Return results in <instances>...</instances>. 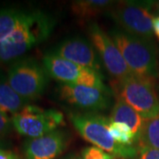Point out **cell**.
<instances>
[{"label":"cell","mask_w":159,"mask_h":159,"mask_svg":"<svg viewBox=\"0 0 159 159\" xmlns=\"http://www.w3.org/2000/svg\"><path fill=\"white\" fill-rule=\"evenodd\" d=\"M54 27L51 17L39 11H29L22 22L0 41V63L17 58L48 38Z\"/></svg>","instance_id":"6da1fadb"},{"label":"cell","mask_w":159,"mask_h":159,"mask_svg":"<svg viewBox=\"0 0 159 159\" xmlns=\"http://www.w3.org/2000/svg\"><path fill=\"white\" fill-rule=\"evenodd\" d=\"M131 72L144 79L153 80L158 75L157 50L151 40L114 29L110 33Z\"/></svg>","instance_id":"7a4b0ae2"},{"label":"cell","mask_w":159,"mask_h":159,"mask_svg":"<svg viewBox=\"0 0 159 159\" xmlns=\"http://www.w3.org/2000/svg\"><path fill=\"white\" fill-rule=\"evenodd\" d=\"M70 119L80 134L95 147L112 155L116 158H134L137 157V148L124 146L115 142L109 131L110 119L93 112L72 113Z\"/></svg>","instance_id":"3957f363"},{"label":"cell","mask_w":159,"mask_h":159,"mask_svg":"<svg viewBox=\"0 0 159 159\" xmlns=\"http://www.w3.org/2000/svg\"><path fill=\"white\" fill-rule=\"evenodd\" d=\"M114 89L117 97L134 109L145 120L159 116V100L152 80L131 74L117 80Z\"/></svg>","instance_id":"277c9868"},{"label":"cell","mask_w":159,"mask_h":159,"mask_svg":"<svg viewBox=\"0 0 159 159\" xmlns=\"http://www.w3.org/2000/svg\"><path fill=\"white\" fill-rule=\"evenodd\" d=\"M11 122L19 134L34 139L57 130L64 125V116L54 109L45 110L28 104L12 116Z\"/></svg>","instance_id":"5b68a950"},{"label":"cell","mask_w":159,"mask_h":159,"mask_svg":"<svg viewBox=\"0 0 159 159\" xmlns=\"http://www.w3.org/2000/svg\"><path fill=\"white\" fill-rule=\"evenodd\" d=\"M151 6L152 2H121L111 11V16L126 33L151 40L154 34Z\"/></svg>","instance_id":"8992f818"},{"label":"cell","mask_w":159,"mask_h":159,"mask_svg":"<svg viewBox=\"0 0 159 159\" xmlns=\"http://www.w3.org/2000/svg\"><path fill=\"white\" fill-rule=\"evenodd\" d=\"M43 65L49 75L63 83L109 90L103 84L102 76L99 72L76 65L54 53L48 54L43 57Z\"/></svg>","instance_id":"52a82bcc"},{"label":"cell","mask_w":159,"mask_h":159,"mask_svg":"<svg viewBox=\"0 0 159 159\" xmlns=\"http://www.w3.org/2000/svg\"><path fill=\"white\" fill-rule=\"evenodd\" d=\"M47 82L48 73L45 68L32 59L15 63L8 73L7 83L20 97L28 100L40 97Z\"/></svg>","instance_id":"ba28073f"},{"label":"cell","mask_w":159,"mask_h":159,"mask_svg":"<svg viewBox=\"0 0 159 159\" xmlns=\"http://www.w3.org/2000/svg\"><path fill=\"white\" fill-rule=\"evenodd\" d=\"M89 34L92 44L111 75L117 80H121L134 74L111 36L103 32L97 23L89 26Z\"/></svg>","instance_id":"9c48e42d"},{"label":"cell","mask_w":159,"mask_h":159,"mask_svg":"<svg viewBox=\"0 0 159 159\" xmlns=\"http://www.w3.org/2000/svg\"><path fill=\"white\" fill-rule=\"evenodd\" d=\"M58 93L64 101L83 110L102 111L109 108L111 104L110 90L62 83L58 87Z\"/></svg>","instance_id":"30bf717a"},{"label":"cell","mask_w":159,"mask_h":159,"mask_svg":"<svg viewBox=\"0 0 159 159\" xmlns=\"http://www.w3.org/2000/svg\"><path fill=\"white\" fill-rule=\"evenodd\" d=\"M68 137L62 130H54L43 136L27 141L24 146L27 159H55L64 151Z\"/></svg>","instance_id":"8fae6325"},{"label":"cell","mask_w":159,"mask_h":159,"mask_svg":"<svg viewBox=\"0 0 159 159\" xmlns=\"http://www.w3.org/2000/svg\"><path fill=\"white\" fill-rule=\"evenodd\" d=\"M54 54L76 65L97 72H99L101 69L96 51L89 42L80 38L69 39L63 42Z\"/></svg>","instance_id":"7c38bea8"},{"label":"cell","mask_w":159,"mask_h":159,"mask_svg":"<svg viewBox=\"0 0 159 159\" xmlns=\"http://www.w3.org/2000/svg\"><path fill=\"white\" fill-rule=\"evenodd\" d=\"M109 119L111 122H119L127 125L133 132L136 142H140L142 128L146 120L125 101L117 97Z\"/></svg>","instance_id":"4fadbf2b"},{"label":"cell","mask_w":159,"mask_h":159,"mask_svg":"<svg viewBox=\"0 0 159 159\" xmlns=\"http://www.w3.org/2000/svg\"><path fill=\"white\" fill-rule=\"evenodd\" d=\"M113 5V1L109 0H80L72 3V11L79 19L88 20L107 11Z\"/></svg>","instance_id":"5bb4252c"},{"label":"cell","mask_w":159,"mask_h":159,"mask_svg":"<svg viewBox=\"0 0 159 159\" xmlns=\"http://www.w3.org/2000/svg\"><path fill=\"white\" fill-rule=\"evenodd\" d=\"M29 100L20 97L8 83L0 82V110L15 115L28 105Z\"/></svg>","instance_id":"9a60e30c"},{"label":"cell","mask_w":159,"mask_h":159,"mask_svg":"<svg viewBox=\"0 0 159 159\" xmlns=\"http://www.w3.org/2000/svg\"><path fill=\"white\" fill-rule=\"evenodd\" d=\"M27 14L28 12L12 9L0 10V41L6 38L17 29Z\"/></svg>","instance_id":"2e32d148"},{"label":"cell","mask_w":159,"mask_h":159,"mask_svg":"<svg viewBox=\"0 0 159 159\" xmlns=\"http://www.w3.org/2000/svg\"><path fill=\"white\" fill-rule=\"evenodd\" d=\"M139 143L140 145L159 149V116L145 121Z\"/></svg>","instance_id":"e0dca14e"},{"label":"cell","mask_w":159,"mask_h":159,"mask_svg":"<svg viewBox=\"0 0 159 159\" xmlns=\"http://www.w3.org/2000/svg\"><path fill=\"white\" fill-rule=\"evenodd\" d=\"M109 131L114 141L120 145L133 146L134 143L136 142L133 132L125 124L111 121L109 125Z\"/></svg>","instance_id":"ac0fdd59"},{"label":"cell","mask_w":159,"mask_h":159,"mask_svg":"<svg viewBox=\"0 0 159 159\" xmlns=\"http://www.w3.org/2000/svg\"><path fill=\"white\" fill-rule=\"evenodd\" d=\"M82 159H115L112 155L103 151L101 148L91 146L82 150Z\"/></svg>","instance_id":"d6986e66"},{"label":"cell","mask_w":159,"mask_h":159,"mask_svg":"<svg viewBox=\"0 0 159 159\" xmlns=\"http://www.w3.org/2000/svg\"><path fill=\"white\" fill-rule=\"evenodd\" d=\"M137 159H159V149L140 145L137 149Z\"/></svg>","instance_id":"ffe728a7"},{"label":"cell","mask_w":159,"mask_h":159,"mask_svg":"<svg viewBox=\"0 0 159 159\" xmlns=\"http://www.w3.org/2000/svg\"><path fill=\"white\" fill-rule=\"evenodd\" d=\"M11 124V119L9 118L8 114L0 110V137L6 135L9 132Z\"/></svg>","instance_id":"44dd1931"},{"label":"cell","mask_w":159,"mask_h":159,"mask_svg":"<svg viewBox=\"0 0 159 159\" xmlns=\"http://www.w3.org/2000/svg\"><path fill=\"white\" fill-rule=\"evenodd\" d=\"M0 159H18V157L10 150L0 148Z\"/></svg>","instance_id":"7402d4cb"},{"label":"cell","mask_w":159,"mask_h":159,"mask_svg":"<svg viewBox=\"0 0 159 159\" xmlns=\"http://www.w3.org/2000/svg\"><path fill=\"white\" fill-rule=\"evenodd\" d=\"M153 32L159 41V16L153 19Z\"/></svg>","instance_id":"603a6c76"},{"label":"cell","mask_w":159,"mask_h":159,"mask_svg":"<svg viewBox=\"0 0 159 159\" xmlns=\"http://www.w3.org/2000/svg\"><path fill=\"white\" fill-rule=\"evenodd\" d=\"M63 159H82V157H80L78 155H71V156H68L66 158Z\"/></svg>","instance_id":"cb8c5ba5"},{"label":"cell","mask_w":159,"mask_h":159,"mask_svg":"<svg viewBox=\"0 0 159 159\" xmlns=\"http://www.w3.org/2000/svg\"><path fill=\"white\" fill-rule=\"evenodd\" d=\"M157 10H158V11H159V2H157Z\"/></svg>","instance_id":"d4e9b609"}]
</instances>
